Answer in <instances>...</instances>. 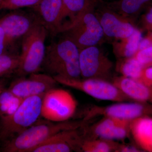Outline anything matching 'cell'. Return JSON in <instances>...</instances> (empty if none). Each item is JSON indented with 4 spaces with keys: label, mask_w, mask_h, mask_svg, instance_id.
<instances>
[{
    "label": "cell",
    "mask_w": 152,
    "mask_h": 152,
    "mask_svg": "<svg viewBox=\"0 0 152 152\" xmlns=\"http://www.w3.org/2000/svg\"><path fill=\"white\" fill-rule=\"evenodd\" d=\"M58 83L78 90L98 100L113 102L133 101L108 81L89 78L72 79L53 77Z\"/></svg>",
    "instance_id": "cell-6"
},
{
    "label": "cell",
    "mask_w": 152,
    "mask_h": 152,
    "mask_svg": "<svg viewBox=\"0 0 152 152\" xmlns=\"http://www.w3.org/2000/svg\"><path fill=\"white\" fill-rule=\"evenodd\" d=\"M62 131L38 145L30 152L80 151L82 134L79 129Z\"/></svg>",
    "instance_id": "cell-14"
},
{
    "label": "cell",
    "mask_w": 152,
    "mask_h": 152,
    "mask_svg": "<svg viewBox=\"0 0 152 152\" xmlns=\"http://www.w3.org/2000/svg\"><path fill=\"white\" fill-rule=\"evenodd\" d=\"M138 80L152 88V66L144 69L141 77Z\"/></svg>",
    "instance_id": "cell-27"
},
{
    "label": "cell",
    "mask_w": 152,
    "mask_h": 152,
    "mask_svg": "<svg viewBox=\"0 0 152 152\" xmlns=\"http://www.w3.org/2000/svg\"><path fill=\"white\" fill-rule=\"evenodd\" d=\"M37 19L36 14L15 12L0 19V26L5 34V47L10 46L28 31Z\"/></svg>",
    "instance_id": "cell-13"
},
{
    "label": "cell",
    "mask_w": 152,
    "mask_h": 152,
    "mask_svg": "<svg viewBox=\"0 0 152 152\" xmlns=\"http://www.w3.org/2000/svg\"><path fill=\"white\" fill-rule=\"evenodd\" d=\"M48 34L37 18L32 27L22 38L20 63L16 72L24 77L38 72L45 54V40Z\"/></svg>",
    "instance_id": "cell-3"
},
{
    "label": "cell",
    "mask_w": 152,
    "mask_h": 152,
    "mask_svg": "<svg viewBox=\"0 0 152 152\" xmlns=\"http://www.w3.org/2000/svg\"><path fill=\"white\" fill-rule=\"evenodd\" d=\"M133 101L152 104V88L138 80L122 77L112 82Z\"/></svg>",
    "instance_id": "cell-15"
},
{
    "label": "cell",
    "mask_w": 152,
    "mask_h": 152,
    "mask_svg": "<svg viewBox=\"0 0 152 152\" xmlns=\"http://www.w3.org/2000/svg\"><path fill=\"white\" fill-rule=\"evenodd\" d=\"M86 123L83 120L60 122L48 120L45 121L37 122L18 135L4 142L1 151L30 152L57 133L67 130L78 129L83 127Z\"/></svg>",
    "instance_id": "cell-2"
},
{
    "label": "cell",
    "mask_w": 152,
    "mask_h": 152,
    "mask_svg": "<svg viewBox=\"0 0 152 152\" xmlns=\"http://www.w3.org/2000/svg\"><path fill=\"white\" fill-rule=\"evenodd\" d=\"M146 18L147 21L149 23L152 24V8L147 14Z\"/></svg>",
    "instance_id": "cell-31"
},
{
    "label": "cell",
    "mask_w": 152,
    "mask_h": 152,
    "mask_svg": "<svg viewBox=\"0 0 152 152\" xmlns=\"http://www.w3.org/2000/svg\"><path fill=\"white\" fill-rule=\"evenodd\" d=\"M130 122L126 120L104 117L89 129H84L83 136L111 141L124 140L130 134Z\"/></svg>",
    "instance_id": "cell-11"
},
{
    "label": "cell",
    "mask_w": 152,
    "mask_h": 152,
    "mask_svg": "<svg viewBox=\"0 0 152 152\" xmlns=\"http://www.w3.org/2000/svg\"><path fill=\"white\" fill-rule=\"evenodd\" d=\"M130 58L123 63L121 72L124 77L138 80L141 77L144 66L136 58Z\"/></svg>",
    "instance_id": "cell-21"
},
{
    "label": "cell",
    "mask_w": 152,
    "mask_h": 152,
    "mask_svg": "<svg viewBox=\"0 0 152 152\" xmlns=\"http://www.w3.org/2000/svg\"><path fill=\"white\" fill-rule=\"evenodd\" d=\"M20 77L12 82L8 90L17 97L24 99L44 95L58 83L53 77L46 73H34Z\"/></svg>",
    "instance_id": "cell-10"
},
{
    "label": "cell",
    "mask_w": 152,
    "mask_h": 152,
    "mask_svg": "<svg viewBox=\"0 0 152 152\" xmlns=\"http://www.w3.org/2000/svg\"><path fill=\"white\" fill-rule=\"evenodd\" d=\"M40 0H3L0 2L1 10H16L22 8L35 7Z\"/></svg>",
    "instance_id": "cell-24"
},
{
    "label": "cell",
    "mask_w": 152,
    "mask_h": 152,
    "mask_svg": "<svg viewBox=\"0 0 152 152\" xmlns=\"http://www.w3.org/2000/svg\"><path fill=\"white\" fill-rule=\"evenodd\" d=\"M5 34L4 31L0 26V56L5 53Z\"/></svg>",
    "instance_id": "cell-29"
},
{
    "label": "cell",
    "mask_w": 152,
    "mask_h": 152,
    "mask_svg": "<svg viewBox=\"0 0 152 152\" xmlns=\"http://www.w3.org/2000/svg\"><path fill=\"white\" fill-rule=\"evenodd\" d=\"M77 106V101L69 92L54 88L44 95L41 116L52 122L65 121L73 116Z\"/></svg>",
    "instance_id": "cell-7"
},
{
    "label": "cell",
    "mask_w": 152,
    "mask_h": 152,
    "mask_svg": "<svg viewBox=\"0 0 152 152\" xmlns=\"http://www.w3.org/2000/svg\"><path fill=\"white\" fill-rule=\"evenodd\" d=\"M144 66L152 64V46L140 51L136 57Z\"/></svg>",
    "instance_id": "cell-26"
},
{
    "label": "cell",
    "mask_w": 152,
    "mask_h": 152,
    "mask_svg": "<svg viewBox=\"0 0 152 152\" xmlns=\"http://www.w3.org/2000/svg\"><path fill=\"white\" fill-rule=\"evenodd\" d=\"M79 62L83 79L107 81L113 68V63L96 45L80 50Z\"/></svg>",
    "instance_id": "cell-9"
},
{
    "label": "cell",
    "mask_w": 152,
    "mask_h": 152,
    "mask_svg": "<svg viewBox=\"0 0 152 152\" xmlns=\"http://www.w3.org/2000/svg\"><path fill=\"white\" fill-rule=\"evenodd\" d=\"M150 45H151V42L148 39H145L141 40L140 42V45H139V50H140V51L144 50V49L150 47Z\"/></svg>",
    "instance_id": "cell-30"
},
{
    "label": "cell",
    "mask_w": 152,
    "mask_h": 152,
    "mask_svg": "<svg viewBox=\"0 0 152 152\" xmlns=\"http://www.w3.org/2000/svg\"><path fill=\"white\" fill-rule=\"evenodd\" d=\"M119 144L113 141L101 138L86 137L82 134L80 151L85 152H116Z\"/></svg>",
    "instance_id": "cell-18"
},
{
    "label": "cell",
    "mask_w": 152,
    "mask_h": 152,
    "mask_svg": "<svg viewBox=\"0 0 152 152\" xmlns=\"http://www.w3.org/2000/svg\"><path fill=\"white\" fill-rule=\"evenodd\" d=\"M130 134L136 143L145 151L152 152V117L138 118L130 122Z\"/></svg>",
    "instance_id": "cell-17"
},
{
    "label": "cell",
    "mask_w": 152,
    "mask_h": 152,
    "mask_svg": "<svg viewBox=\"0 0 152 152\" xmlns=\"http://www.w3.org/2000/svg\"><path fill=\"white\" fill-rule=\"evenodd\" d=\"M95 7L66 23L60 32L74 42L80 50L97 45L104 35L99 18L95 14Z\"/></svg>",
    "instance_id": "cell-4"
},
{
    "label": "cell",
    "mask_w": 152,
    "mask_h": 152,
    "mask_svg": "<svg viewBox=\"0 0 152 152\" xmlns=\"http://www.w3.org/2000/svg\"><path fill=\"white\" fill-rule=\"evenodd\" d=\"M99 116L129 121L142 117L152 116V104L135 101L119 102L106 107L93 106L86 112L83 120L87 122Z\"/></svg>",
    "instance_id": "cell-8"
},
{
    "label": "cell",
    "mask_w": 152,
    "mask_h": 152,
    "mask_svg": "<svg viewBox=\"0 0 152 152\" xmlns=\"http://www.w3.org/2000/svg\"><path fill=\"white\" fill-rule=\"evenodd\" d=\"M152 0H116L113 5L126 15H133L139 11L143 6Z\"/></svg>",
    "instance_id": "cell-23"
},
{
    "label": "cell",
    "mask_w": 152,
    "mask_h": 152,
    "mask_svg": "<svg viewBox=\"0 0 152 152\" xmlns=\"http://www.w3.org/2000/svg\"><path fill=\"white\" fill-rule=\"evenodd\" d=\"M99 18L104 34L109 37L127 39L135 28L129 22L124 21L110 10H104Z\"/></svg>",
    "instance_id": "cell-16"
},
{
    "label": "cell",
    "mask_w": 152,
    "mask_h": 152,
    "mask_svg": "<svg viewBox=\"0 0 152 152\" xmlns=\"http://www.w3.org/2000/svg\"><path fill=\"white\" fill-rule=\"evenodd\" d=\"M79 56L80 49L77 45L62 35L46 47L41 67L53 77L80 79Z\"/></svg>",
    "instance_id": "cell-1"
},
{
    "label": "cell",
    "mask_w": 152,
    "mask_h": 152,
    "mask_svg": "<svg viewBox=\"0 0 152 152\" xmlns=\"http://www.w3.org/2000/svg\"><path fill=\"white\" fill-rule=\"evenodd\" d=\"M64 9L65 17L70 21L88 9L96 7L100 0H62Z\"/></svg>",
    "instance_id": "cell-19"
},
{
    "label": "cell",
    "mask_w": 152,
    "mask_h": 152,
    "mask_svg": "<svg viewBox=\"0 0 152 152\" xmlns=\"http://www.w3.org/2000/svg\"><path fill=\"white\" fill-rule=\"evenodd\" d=\"M23 100L17 97L8 89L3 90L0 94V118L13 113Z\"/></svg>",
    "instance_id": "cell-20"
},
{
    "label": "cell",
    "mask_w": 152,
    "mask_h": 152,
    "mask_svg": "<svg viewBox=\"0 0 152 152\" xmlns=\"http://www.w3.org/2000/svg\"><path fill=\"white\" fill-rule=\"evenodd\" d=\"M3 0H0V2H1V1H2Z\"/></svg>",
    "instance_id": "cell-33"
},
{
    "label": "cell",
    "mask_w": 152,
    "mask_h": 152,
    "mask_svg": "<svg viewBox=\"0 0 152 152\" xmlns=\"http://www.w3.org/2000/svg\"><path fill=\"white\" fill-rule=\"evenodd\" d=\"M142 39L141 33L135 29L134 32L127 38L124 52V56L126 58H131L135 54L139 49V45Z\"/></svg>",
    "instance_id": "cell-25"
},
{
    "label": "cell",
    "mask_w": 152,
    "mask_h": 152,
    "mask_svg": "<svg viewBox=\"0 0 152 152\" xmlns=\"http://www.w3.org/2000/svg\"><path fill=\"white\" fill-rule=\"evenodd\" d=\"M20 63V55L5 53L0 56V77L16 72Z\"/></svg>",
    "instance_id": "cell-22"
},
{
    "label": "cell",
    "mask_w": 152,
    "mask_h": 152,
    "mask_svg": "<svg viewBox=\"0 0 152 152\" xmlns=\"http://www.w3.org/2000/svg\"><path fill=\"white\" fill-rule=\"evenodd\" d=\"M33 8L50 35L54 37L60 34L65 19L62 0H40Z\"/></svg>",
    "instance_id": "cell-12"
},
{
    "label": "cell",
    "mask_w": 152,
    "mask_h": 152,
    "mask_svg": "<svg viewBox=\"0 0 152 152\" xmlns=\"http://www.w3.org/2000/svg\"><path fill=\"white\" fill-rule=\"evenodd\" d=\"M139 149L135 147L132 146L126 145H119L116 152H140Z\"/></svg>",
    "instance_id": "cell-28"
},
{
    "label": "cell",
    "mask_w": 152,
    "mask_h": 152,
    "mask_svg": "<svg viewBox=\"0 0 152 152\" xmlns=\"http://www.w3.org/2000/svg\"><path fill=\"white\" fill-rule=\"evenodd\" d=\"M44 95L24 99L10 115L0 118V140L5 142L26 130L41 116Z\"/></svg>",
    "instance_id": "cell-5"
},
{
    "label": "cell",
    "mask_w": 152,
    "mask_h": 152,
    "mask_svg": "<svg viewBox=\"0 0 152 152\" xmlns=\"http://www.w3.org/2000/svg\"><path fill=\"white\" fill-rule=\"evenodd\" d=\"M5 82L3 79H0V94L2 92L3 90L5 89Z\"/></svg>",
    "instance_id": "cell-32"
}]
</instances>
